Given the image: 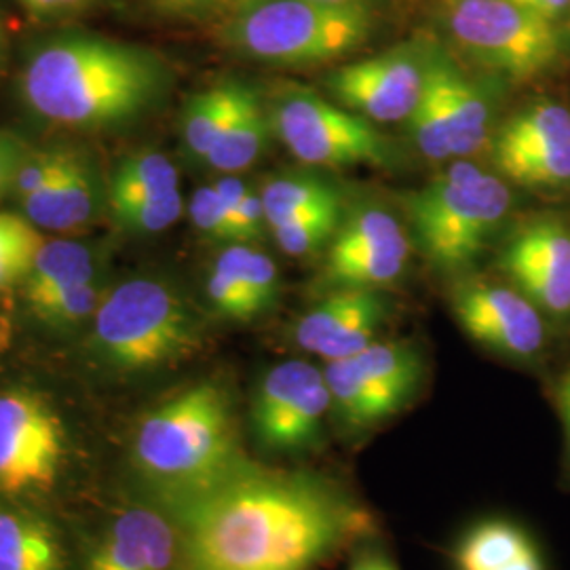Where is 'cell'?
<instances>
[{"mask_svg": "<svg viewBox=\"0 0 570 570\" xmlns=\"http://www.w3.org/2000/svg\"><path fill=\"white\" fill-rule=\"evenodd\" d=\"M186 570H320L376 534V518L341 482L254 463L171 505Z\"/></svg>", "mask_w": 570, "mask_h": 570, "instance_id": "obj_1", "label": "cell"}, {"mask_svg": "<svg viewBox=\"0 0 570 570\" xmlns=\"http://www.w3.org/2000/svg\"><path fill=\"white\" fill-rule=\"evenodd\" d=\"M164 61L148 49L98 35L39 47L21 70V98L47 121L106 129L136 121L161 100Z\"/></svg>", "mask_w": 570, "mask_h": 570, "instance_id": "obj_2", "label": "cell"}, {"mask_svg": "<svg viewBox=\"0 0 570 570\" xmlns=\"http://www.w3.org/2000/svg\"><path fill=\"white\" fill-rule=\"evenodd\" d=\"M134 468L171 505L223 484L252 461L228 389L202 381L148 410L131 444Z\"/></svg>", "mask_w": 570, "mask_h": 570, "instance_id": "obj_3", "label": "cell"}, {"mask_svg": "<svg viewBox=\"0 0 570 570\" xmlns=\"http://www.w3.org/2000/svg\"><path fill=\"white\" fill-rule=\"evenodd\" d=\"M372 26L362 0H245L225 21L223 42L249 60L298 68L353 53Z\"/></svg>", "mask_w": 570, "mask_h": 570, "instance_id": "obj_4", "label": "cell"}, {"mask_svg": "<svg viewBox=\"0 0 570 570\" xmlns=\"http://www.w3.org/2000/svg\"><path fill=\"white\" fill-rule=\"evenodd\" d=\"M91 322L96 353L122 372L176 366L204 346V322L195 306L155 277H134L108 289Z\"/></svg>", "mask_w": 570, "mask_h": 570, "instance_id": "obj_5", "label": "cell"}, {"mask_svg": "<svg viewBox=\"0 0 570 570\" xmlns=\"http://www.w3.org/2000/svg\"><path fill=\"white\" fill-rule=\"evenodd\" d=\"M416 245L440 271H459L480 256L510 214L511 193L478 165L454 164L406 202Z\"/></svg>", "mask_w": 570, "mask_h": 570, "instance_id": "obj_6", "label": "cell"}, {"mask_svg": "<svg viewBox=\"0 0 570 570\" xmlns=\"http://www.w3.org/2000/svg\"><path fill=\"white\" fill-rule=\"evenodd\" d=\"M423 351L410 341H374L364 351L324 367L332 421L360 440L404 414L425 385Z\"/></svg>", "mask_w": 570, "mask_h": 570, "instance_id": "obj_7", "label": "cell"}, {"mask_svg": "<svg viewBox=\"0 0 570 570\" xmlns=\"http://www.w3.org/2000/svg\"><path fill=\"white\" fill-rule=\"evenodd\" d=\"M271 127L285 148L311 167H389L393 142L374 122L303 87H282L266 104Z\"/></svg>", "mask_w": 570, "mask_h": 570, "instance_id": "obj_8", "label": "cell"}, {"mask_svg": "<svg viewBox=\"0 0 570 570\" xmlns=\"http://www.w3.org/2000/svg\"><path fill=\"white\" fill-rule=\"evenodd\" d=\"M446 26L468 56L510 79H532L560 56L556 23L510 0H446Z\"/></svg>", "mask_w": 570, "mask_h": 570, "instance_id": "obj_9", "label": "cell"}, {"mask_svg": "<svg viewBox=\"0 0 570 570\" xmlns=\"http://www.w3.org/2000/svg\"><path fill=\"white\" fill-rule=\"evenodd\" d=\"M252 431L261 449L301 456L324 446L332 400L326 374L306 360L268 367L252 400Z\"/></svg>", "mask_w": 570, "mask_h": 570, "instance_id": "obj_10", "label": "cell"}, {"mask_svg": "<svg viewBox=\"0 0 570 570\" xmlns=\"http://www.w3.org/2000/svg\"><path fill=\"white\" fill-rule=\"evenodd\" d=\"M66 454L60 416L41 395L0 393V492L28 494L53 487Z\"/></svg>", "mask_w": 570, "mask_h": 570, "instance_id": "obj_11", "label": "cell"}, {"mask_svg": "<svg viewBox=\"0 0 570 570\" xmlns=\"http://www.w3.org/2000/svg\"><path fill=\"white\" fill-rule=\"evenodd\" d=\"M450 311L473 343L501 357L530 362L546 348L543 313L518 287L465 282L452 289Z\"/></svg>", "mask_w": 570, "mask_h": 570, "instance_id": "obj_12", "label": "cell"}, {"mask_svg": "<svg viewBox=\"0 0 570 570\" xmlns=\"http://www.w3.org/2000/svg\"><path fill=\"white\" fill-rule=\"evenodd\" d=\"M428 81V58L410 49L353 61L327 75L334 100L372 122L407 121Z\"/></svg>", "mask_w": 570, "mask_h": 570, "instance_id": "obj_13", "label": "cell"}, {"mask_svg": "<svg viewBox=\"0 0 570 570\" xmlns=\"http://www.w3.org/2000/svg\"><path fill=\"white\" fill-rule=\"evenodd\" d=\"M387 317L389 303L381 296V289H330L317 305L298 317L292 338L298 348L330 364L379 341Z\"/></svg>", "mask_w": 570, "mask_h": 570, "instance_id": "obj_14", "label": "cell"}, {"mask_svg": "<svg viewBox=\"0 0 570 570\" xmlns=\"http://www.w3.org/2000/svg\"><path fill=\"white\" fill-rule=\"evenodd\" d=\"M501 268L541 313L570 317V230L560 220L539 218L522 226L503 249Z\"/></svg>", "mask_w": 570, "mask_h": 570, "instance_id": "obj_15", "label": "cell"}, {"mask_svg": "<svg viewBox=\"0 0 570 570\" xmlns=\"http://www.w3.org/2000/svg\"><path fill=\"white\" fill-rule=\"evenodd\" d=\"M85 570H186L178 515L153 505L122 510L89 551Z\"/></svg>", "mask_w": 570, "mask_h": 570, "instance_id": "obj_16", "label": "cell"}, {"mask_svg": "<svg viewBox=\"0 0 570 570\" xmlns=\"http://www.w3.org/2000/svg\"><path fill=\"white\" fill-rule=\"evenodd\" d=\"M100 180L89 159L66 150L58 169L39 190L23 197V216L39 228L75 230L94 223L100 212Z\"/></svg>", "mask_w": 570, "mask_h": 570, "instance_id": "obj_17", "label": "cell"}, {"mask_svg": "<svg viewBox=\"0 0 570 570\" xmlns=\"http://www.w3.org/2000/svg\"><path fill=\"white\" fill-rule=\"evenodd\" d=\"M454 570H548L529 530L489 518L469 527L452 550Z\"/></svg>", "mask_w": 570, "mask_h": 570, "instance_id": "obj_18", "label": "cell"}, {"mask_svg": "<svg viewBox=\"0 0 570 570\" xmlns=\"http://www.w3.org/2000/svg\"><path fill=\"white\" fill-rule=\"evenodd\" d=\"M98 261L89 245L70 239L45 242L35 258L32 268L28 271L23 287V301L35 317L51 305H56L61 296L72 292L75 287L98 277Z\"/></svg>", "mask_w": 570, "mask_h": 570, "instance_id": "obj_19", "label": "cell"}, {"mask_svg": "<svg viewBox=\"0 0 570 570\" xmlns=\"http://www.w3.org/2000/svg\"><path fill=\"white\" fill-rule=\"evenodd\" d=\"M0 570H66L58 532L39 513L0 503Z\"/></svg>", "mask_w": 570, "mask_h": 570, "instance_id": "obj_20", "label": "cell"}, {"mask_svg": "<svg viewBox=\"0 0 570 570\" xmlns=\"http://www.w3.org/2000/svg\"><path fill=\"white\" fill-rule=\"evenodd\" d=\"M271 131L273 127L263 96L244 82L233 117L209 150L205 164L220 174L245 171L265 153Z\"/></svg>", "mask_w": 570, "mask_h": 570, "instance_id": "obj_21", "label": "cell"}, {"mask_svg": "<svg viewBox=\"0 0 570 570\" xmlns=\"http://www.w3.org/2000/svg\"><path fill=\"white\" fill-rule=\"evenodd\" d=\"M387 252H410V242L400 220L381 205L357 207L343 216L332 244L327 245L324 271Z\"/></svg>", "mask_w": 570, "mask_h": 570, "instance_id": "obj_22", "label": "cell"}, {"mask_svg": "<svg viewBox=\"0 0 570 570\" xmlns=\"http://www.w3.org/2000/svg\"><path fill=\"white\" fill-rule=\"evenodd\" d=\"M180 190L178 169L171 159L153 148L131 153L117 165L106 186L108 212Z\"/></svg>", "mask_w": 570, "mask_h": 570, "instance_id": "obj_23", "label": "cell"}, {"mask_svg": "<svg viewBox=\"0 0 570 570\" xmlns=\"http://www.w3.org/2000/svg\"><path fill=\"white\" fill-rule=\"evenodd\" d=\"M406 122L410 136L423 157H428L429 161L452 159L454 136L440 53L428 58V81L423 87L421 100Z\"/></svg>", "mask_w": 570, "mask_h": 570, "instance_id": "obj_24", "label": "cell"}, {"mask_svg": "<svg viewBox=\"0 0 570 570\" xmlns=\"http://www.w3.org/2000/svg\"><path fill=\"white\" fill-rule=\"evenodd\" d=\"M261 197L268 228L313 214L343 209L341 190L334 184L311 174L277 176L263 186Z\"/></svg>", "mask_w": 570, "mask_h": 570, "instance_id": "obj_25", "label": "cell"}, {"mask_svg": "<svg viewBox=\"0 0 570 570\" xmlns=\"http://www.w3.org/2000/svg\"><path fill=\"white\" fill-rule=\"evenodd\" d=\"M562 144H570L569 108L558 102H539L503 125L494 142V157L499 161Z\"/></svg>", "mask_w": 570, "mask_h": 570, "instance_id": "obj_26", "label": "cell"}, {"mask_svg": "<svg viewBox=\"0 0 570 570\" xmlns=\"http://www.w3.org/2000/svg\"><path fill=\"white\" fill-rule=\"evenodd\" d=\"M444 81L449 94L450 121H452V157H469L478 153L490 131V102L487 94L465 77L449 58L442 56Z\"/></svg>", "mask_w": 570, "mask_h": 570, "instance_id": "obj_27", "label": "cell"}, {"mask_svg": "<svg viewBox=\"0 0 570 570\" xmlns=\"http://www.w3.org/2000/svg\"><path fill=\"white\" fill-rule=\"evenodd\" d=\"M244 82H218L193 96L183 112V142L190 157L204 161L225 131L239 100Z\"/></svg>", "mask_w": 570, "mask_h": 570, "instance_id": "obj_28", "label": "cell"}, {"mask_svg": "<svg viewBox=\"0 0 570 570\" xmlns=\"http://www.w3.org/2000/svg\"><path fill=\"white\" fill-rule=\"evenodd\" d=\"M247 244H230L218 254L207 275V301L212 308L230 322H252L256 311L249 301L247 279H245V258Z\"/></svg>", "mask_w": 570, "mask_h": 570, "instance_id": "obj_29", "label": "cell"}, {"mask_svg": "<svg viewBox=\"0 0 570 570\" xmlns=\"http://www.w3.org/2000/svg\"><path fill=\"white\" fill-rule=\"evenodd\" d=\"M45 245L39 226L26 216L0 212V289L21 284Z\"/></svg>", "mask_w": 570, "mask_h": 570, "instance_id": "obj_30", "label": "cell"}, {"mask_svg": "<svg viewBox=\"0 0 570 570\" xmlns=\"http://www.w3.org/2000/svg\"><path fill=\"white\" fill-rule=\"evenodd\" d=\"M497 165L522 186H564L570 184V144L499 159Z\"/></svg>", "mask_w": 570, "mask_h": 570, "instance_id": "obj_31", "label": "cell"}, {"mask_svg": "<svg viewBox=\"0 0 570 570\" xmlns=\"http://www.w3.org/2000/svg\"><path fill=\"white\" fill-rule=\"evenodd\" d=\"M341 223H343V209H332V212L313 214L285 225L273 226L271 230L285 254L303 258L332 244Z\"/></svg>", "mask_w": 570, "mask_h": 570, "instance_id": "obj_32", "label": "cell"}, {"mask_svg": "<svg viewBox=\"0 0 570 570\" xmlns=\"http://www.w3.org/2000/svg\"><path fill=\"white\" fill-rule=\"evenodd\" d=\"M184 202L183 193H167L155 199H146L140 204L127 205L112 209L115 223L121 226L122 230L134 235H155L164 233L165 228L178 223L183 216Z\"/></svg>", "mask_w": 570, "mask_h": 570, "instance_id": "obj_33", "label": "cell"}, {"mask_svg": "<svg viewBox=\"0 0 570 570\" xmlns=\"http://www.w3.org/2000/svg\"><path fill=\"white\" fill-rule=\"evenodd\" d=\"M106 287L102 277H94L89 282L75 287L66 296H61L56 305L49 306L41 317H37L45 326L49 327H75L81 326L82 322L94 320L96 311L102 305L106 296Z\"/></svg>", "mask_w": 570, "mask_h": 570, "instance_id": "obj_34", "label": "cell"}, {"mask_svg": "<svg viewBox=\"0 0 570 570\" xmlns=\"http://www.w3.org/2000/svg\"><path fill=\"white\" fill-rule=\"evenodd\" d=\"M188 214H190V220L195 228L207 239L218 242V244H237L235 230L226 216L225 207H223V202H220L214 184L202 186L195 190Z\"/></svg>", "mask_w": 570, "mask_h": 570, "instance_id": "obj_35", "label": "cell"}, {"mask_svg": "<svg viewBox=\"0 0 570 570\" xmlns=\"http://www.w3.org/2000/svg\"><path fill=\"white\" fill-rule=\"evenodd\" d=\"M245 279H247V292H249L252 306L256 311V317H261L279 298V289H282L279 268L265 252L249 247L245 258Z\"/></svg>", "mask_w": 570, "mask_h": 570, "instance_id": "obj_36", "label": "cell"}, {"mask_svg": "<svg viewBox=\"0 0 570 570\" xmlns=\"http://www.w3.org/2000/svg\"><path fill=\"white\" fill-rule=\"evenodd\" d=\"M23 155V144L7 134H0V195L11 193V184L18 174Z\"/></svg>", "mask_w": 570, "mask_h": 570, "instance_id": "obj_37", "label": "cell"}, {"mask_svg": "<svg viewBox=\"0 0 570 570\" xmlns=\"http://www.w3.org/2000/svg\"><path fill=\"white\" fill-rule=\"evenodd\" d=\"M346 570H400L387 556V551L374 548V543H364L353 550V558Z\"/></svg>", "mask_w": 570, "mask_h": 570, "instance_id": "obj_38", "label": "cell"}, {"mask_svg": "<svg viewBox=\"0 0 570 570\" xmlns=\"http://www.w3.org/2000/svg\"><path fill=\"white\" fill-rule=\"evenodd\" d=\"M510 2L553 23L560 16H564L570 7V0H510Z\"/></svg>", "mask_w": 570, "mask_h": 570, "instance_id": "obj_39", "label": "cell"}, {"mask_svg": "<svg viewBox=\"0 0 570 570\" xmlns=\"http://www.w3.org/2000/svg\"><path fill=\"white\" fill-rule=\"evenodd\" d=\"M155 7L169 16H186V13H195L207 9L220 0H153Z\"/></svg>", "mask_w": 570, "mask_h": 570, "instance_id": "obj_40", "label": "cell"}, {"mask_svg": "<svg viewBox=\"0 0 570 570\" xmlns=\"http://www.w3.org/2000/svg\"><path fill=\"white\" fill-rule=\"evenodd\" d=\"M556 402H558L562 428H564V435H567V452H569L570 459V367L562 374V379H560V383H558Z\"/></svg>", "mask_w": 570, "mask_h": 570, "instance_id": "obj_41", "label": "cell"}, {"mask_svg": "<svg viewBox=\"0 0 570 570\" xmlns=\"http://www.w3.org/2000/svg\"><path fill=\"white\" fill-rule=\"evenodd\" d=\"M28 9L32 11H41V13H56V11H63L70 7H77L85 0H21Z\"/></svg>", "mask_w": 570, "mask_h": 570, "instance_id": "obj_42", "label": "cell"}, {"mask_svg": "<svg viewBox=\"0 0 570 570\" xmlns=\"http://www.w3.org/2000/svg\"><path fill=\"white\" fill-rule=\"evenodd\" d=\"M2 47H4V39H2V26H0V60H2Z\"/></svg>", "mask_w": 570, "mask_h": 570, "instance_id": "obj_43", "label": "cell"}, {"mask_svg": "<svg viewBox=\"0 0 570 570\" xmlns=\"http://www.w3.org/2000/svg\"><path fill=\"white\" fill-rule=\"evenodd\" d=\"M324 2H357V0H324Z\"/></svg>", "mask_w": 570, "mask_h": 570, "instance_id": "obj_44", "label": "cell"}]
</instances>
